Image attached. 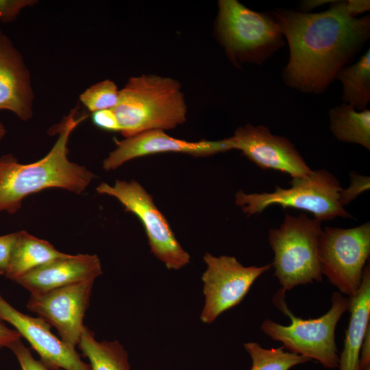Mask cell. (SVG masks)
<instances>
[{
    "label": "cell",
    "mask_w": 370,
    "mask_h": 370,
    "mask_svg": "<svg viewBox=\"0 0 370 370\" xmlns=\"http://www.w3.org/2000/svg\"><path fill=\"white\" fill-rule=\"evenodd\" d=\"M78 347L89 360L91 370H130L127 353L119 341H98L86 326Z\"/></svg>",
    "instance_id": "cell-20"
},
{
    "label": "cell",
    "mask_w": 370,
    "mask_h": 370,
    "mask_svg": "<svg viewBox=\"0 0 370 370\" xmlns=\"http://www.w3.org/2000/svg\"><path fill=\"white\" fill-rule=\"evenodd\" d=\"M336 0H306L301 3L300 9L304 11L303 12H305L327 3H333Z\"/></svg>",
    "instance_id": "cell-31"
},
{
    "label": "cell",
    "mask_w": 370,
    "mask_h": 370,
    "mask_svg": "<svg viewBox=\"0 0 370 370\" xmlns=\"http://www.w3.org/2000/svg\"><path fill=\"white\" fill-rule=\"evenodd\" d=\"M343 86V103L356 110L367 109L370 101V49L354 64L343 67L336 75Z\"/></svg>",
    "instance_id": "cell-21"
},
{
    "label": "cell",
    "mask_w": 370,
    "mask_h": 370,
    "mask_svg": "<svg viewBox=\"0 0 370 370\" xmlns=\"http://www.w3.org/2000/svg\"><path fill=\"white\" fill-rule=\"evenodd\" d=\"M120 90L115 83L106 79L90 86L80 95L79 99L91 112L113 110L119 103Z\"/></svg>",
    "instance_id": "cell-23"
},
{
    "label": "cell",
    "mask_w": 370,
    "mask_h": 370,
    "mask_svg": "<svg viewBox=\"0 0 370 370\" xmlns=\"http://www.w3.org/2000/svg\"><path fill=\"white\" fill-rule=\"evenodd\" d=\"M6 130L3 124L0 122V140L5 135Z\"/></svg>",
    "instance_id": "cell-32"
},
{
    "label": "cell",
    "mask_w": 370,
    "mask_h": 370,
    "mask_svg": "<svg viewBox=\"0 0 370 370\" xmlns=\"http://www.w3.org/2000/svg\"><path fill=\"white\" fill-rule=\"evenodd\" d=\"M95 280H88L31 295L27 308L54 327L61 340L75 348L85 328L83 319Z\"/></svg>",
    "instance_id": "cell-11"
},
{
    "label": "cell",
    "mask_w": 370,
    "mask_h": 370,
    "mask_svg": "<svg viewBox=\"0 0 370 370\" xmlns=\"http://www.w3.org/2000/svg\"><path fill=\"white\" fill-rule=\"evenodd\" d=\"M0 319L11 324L40 356L49 370H91L75 348L51 332V325L43 319L25 314L14 308L0 293Z\"/></svg>",
    "instance_id": "cell-13"
},
{
    "label": "cell",
    "mask_w": 370,
    "mask_h": 370,
    "mask_svg": "<svg viewBox=\"0 0 370 370\" xmlns=\"http://www.w3.org/2000/svg\"><path fill=\"white\" fill-rule=\"evenodd\" d=\"M322 230L321 221L303 213L297 217L286 214L278 228L269 230L274 275L283 291L322 281L319 258Z\"/></svg>",
    "instance_id": "cell-6"
},
{
    "label": "cell",
    "mask_w": 370,
    "mask_h": 370,
    "mask_svg": "<svg viewBox=\"0 0 370 370\" xmlns=\"http://www.w3.org/2000/svg\"><path fill=\"white\" fill-rule=\"evenodd\" d=\"M116 143V149L103 162L106 171L114 170L132 159L155 153L174 152L206 157L234 149L232 137L190 142L171 137L163 130L145 132Z\"/></svg>",
    "instance_id": "cell-14"
},
{
    "label": "cell",
    "mask_w": 370,
    "mask_h": 370,
    "mask_svg": "<svg viewBox=\"0 0 370 370\" xmlns=\"http://www.w3.org/2000/svg\"><path fill=\"white\" fill-rule=\"evenodd\" d=\"M271 14L289 49L282 79L305 93L324 92L370 36L369 14L354 16L347 1L318 13L280 9Z\"/></svg>",
    "instance_id": "cell-1"
},
{
    "label": "cell",
    "mask_w": 370,
    "mask_h": 370,
    "mask_svg": "<svg viewBox=\"0 0 370 370\" xmlns=\"http://www.w3.org/2000/svg\"><path fill=\"white\" fill-rule=\"evenodd\" d=\"M102 274L97 255L66 254L25 273L15 282L31 295L40 294L88 280Z\"/></svg>",
    "instance_id": "cell-16"
},
{
    "label": "cell",
    "mask_w": 370,
    "mask_h": 370,
    "mask_svg": "<svg viewBox=\"0 0 370 370\" xmlns=\"http://www.w3.org/2000/svg\"><path fill=\"white\" fill-rule=\"evenodd\" d=\"M369 255V222L352 228L322 230L319 243L322 274L341 293L351 297L357 293Z\"/></svg>",
    "instance_id": "cell-8"
},
{
    "label": "cell",
    "mask_w": 370,
    "mask_h": 370,
    "mask_svg": "<svg viewBox=\"0 0 370 370\" xmlns=\"http://www.w3.org/2000/svg\"><path fill=\"white\" fill-rule=\"evenodd\" d=\"M284 293L279 291L273 301L289 317L291 324L283 325L266 319L260 326L262 331L271 339L281 342L290 352L315 360L327 369L338 367L335 330L342 315L348 310L349 298L334 292L332 306L325 314L317 319H303L289 310L284 301Z\"/></svg>",
    "instance_id": "cell-5"
},
{
    "label": "cell",
    "mask_w": 370,
    "mask_h": 370,
    "mask_svg": "<svg viewBox=\"0 0 370 370\" xmlns=\"http://www.w3.org/2000/svg\"><path fill=\"white\" fill-rule=\"evenodd\" d=\"M204 261L206 269L201 280L205 304L200 319L208 324L239 304L255 280L272 267V264L245 267L235 257H217L208 252L204 256Z\"/></svg>",
    "instance_id": "cell-10"
},
{
    "label": "cell",
    "mask_w": 370,
    "mask_h": 370,
    "mask_svg": "<svg viewBox=\"0 0 370 370\" xmlns=\"http://www.w3.org/2000/svg\"><path fill=\"white\" fill-rule=\"evenodd\" d=\"M86 116H78L77 109H73L51 130L58 138L48 154L36 162L23 164L11 154L0 157V212L14 213L25 197L48 188L76 194L86 189L94 175L69 160L67 144L71 134Z\"/></svg>",
    "instance_id": "cell-2"
},
{
    "label": "cell",
    "mask_w": 370,
    "mask_h": 370,
    "mask_svg": "<svg viewBox=\"0 0 370 370\" xmlns=\"http://www.w3.org/2000/svg\"><path fill=\"white\" fill-rule=\"evenodd\" d=\"M16 358L22 370H49L41 361L36 360L30 350L20 340L9 347Z\"/></svg>",
    "instance_id": "cell-24"
},
{
    "label": "cell",
    "mask_w": 370,
    "mask_h": 370,
    "mask_svg": "<svg viewBox=\"0 0 370 370\" xmlns=\"http://www.w3.org/2000/svg\"><path fill=\"white\" fill-rule=\"evenodd\" d=\"M21 336L14 329L8 328L0 319V347H10L16 341L20 340Z\"/></svg>",
    "instance_id": "cell-29"
},
{
    "label": "cell",
    "mask_w": 370,
    "mask_h": 370,
    "mask_svg": "<svg viewBox=\"0 0 370 370\" xmlns=\"http://www.w3.org/2000/svg\"><path fill=\"white\" fill-rule=\"evenodd\" d=\"M350 185L346 189H342L340 195V203L344 207L361 193L369 188V177L360 175L356 173H350Z\"/></svg>",
    "instance_id": "cell-25"
},
{
    "label": "cell",
    "mask_w": 370,
    "mask_h": 370,
    "mask_svg": "<svg viewBox=\"0 0 370 370\" xmlns=\"http://www.w3.org/2000/svg\"><path fill=\"white\" fill-rule=\"evenodd\" d=\"M36 3V0H0V21H15L23 9Z\"/></svg>",
    "instance_id": "cell-26"
},
{
    "label": "cell",
    "mask_w": 370,
    "mask_h": 370,
    "mask_svg": "<svg viewBox=\"0 0 370 370\" xmlns=\"http://www.w3.org/2000/svg\"><path fill=\"white\" fill-rule=\"evenodd\" d=\"M113 110L119 132L130 138L147 131L175 128L186 121L187 107L177 80L142 75L131 77L120 90Z\"/></svg>",
    "instance_id": "cell-3"
},
{
    "label": "cell",
    "mask_w": 370,
    "mask_h": 370,
    "mask_svg": "<svg viewBox=\"0 0 370 370\" xmlns=\"http://www.w3.org/2000/svg\"><path fill=\"white\" fill-rule=\"evenodd\" d=\"M18 232L0 236V275L5 274Z\"/></svg>",
    "instance_id": "cell-27"
},
{
    "label": "cell",
    "mask_w": 370,
    "mask_h": 370,
    "mask_svg": "<svg viewBox=\"0 0 370 370\" xmlns=\"http://www.w3.org/2000/svg\"><path fill=\"white\" fill-rule=\"evenodd\" d=\"M330 129L338 140L360 145L370 150V110H356L346 103L329 112Z\"/></svg>",
    "instance_id": "cell-19"
},
{
    "label": "cell",
    "mask_w": 370,
    "mask_h": 370,
    "mask_svg": "<svg viewBox=\"0 0 370 370\" xmlns=\"http://www.w3.org/2000/svg\"><path fill=\"white\" fill-rule=\"evenodd\" d=\"M231 137L234 149L262 169L279 171L293 178L306 177L312 171L288 138L271 134L264 125L246 124Z\"/></svg>",
    "instance_id": "cell-12"
},
{
    "label": "cell",
    "mask_w": 370,
    "mask_h": 370,
    "mask_svg": "<svg viewBox=\"0 0 370 370\" xmlns=\"http://www.w3.org/2000/svg\"><path fill=\"white\" fill-rule=\"evenodd\" d=\"M350 318L346 331L343 351L339 357L340 370H360L359 356L365 333L369 327L370 319V268L363 270L360 287L349 297Z\"/></svg>",
    "instance_id": "cell-17"
},
{
    "label": "cell",
    "mask_w": 370,
    "mask_h": 370,
    "mask_svg": "<svg viewBox=\"0 0 370 370\" xmlns=\"http://www.w3.org/2000/svg\"><path fill=\"white\" fill-rule=\"evenodd\" d=\"M92 121L97 127L108 132H119V125L113 110H102L92 112Z\"/></svg>",
    "instance_id": "cell-28"
},
{
    "label": "cell",
    "mask_w": 370,
    "mask_h": 370,
    "mask_svg": "<svg viewBox=\"0 0 370 370\" xmlns=\"http://www.w3.org/2000/svg\"><path fill=\"white\" fill-rule=\"evenodd\" d=\"M96 190L115 197L126 212L139 219L147 236L151 252L168 269L179 270L190 262V256L177 241L152 197L139 183L116 180L113 186L101 183Z\"/></svg>",
    "instance_id": "cell-9"
},
{
    "label": "cell",
    "mask_w": 370,
    "mask_h": 370,
    "mask_svg": "<svg viewBox=\"0 0 370 370\" xmlns=\"http://www.w3.org/2000/svg\"><path fill=\"white\" fill-rule=\"evenodd\" d=\"M251 358L250 370H289L292 367L312 360L308 357L284 351V347L266 349L258 343L244 344Z\"/></svg>",
    "instance_id": "cell-22"
},
{
    "label": "cell",
    "mask_w": 370,
    "mask_h": 370,
    "mask_svg": "<svg viewBox=\"0 0 370 370\" xmlns=\"http://www.w3.org/2000/svg\"><path fill=\"white\" fill-rule=\"evenodd\" d=\"M218 5L215 36L235 66L262 64L285 45L271 14L255 12L236 0H220Z\"/></svg>",
    "instance_id": "cell-4"
},
{
    "label": "cell",
    "mask_w": 370,
    "mask_h": 370,
    "mask_svg": "<svg viewBox=\"0 0 370 370\" xmlns=\"http://www.w3.org/2000/svg\"><path fill=\"white\" fill-rule=\"evenodd\" d=\"M291 183V188L276 186L272 193H245L240 190L235 195V204L247 217L278 204L312 213L321 222L338 217L352 218L340 203L343 188L339 181L328 171H312L306 177L293 178Z\"/></svg>",
    "instance_id": "cell-7"
},
{
    "label": "cell",
    "mask_w": 370,
    "mask_h": 370,
    "mask_svg": "<svg viewBox=\"0 0 370 370\" xmlns=\"http://www.w3.org/2000/svg\"><path fill=\"white\" fill-rule=\"evenodd\" d=\"M66 254L48 241L20 231L5 276L15 282L29 271Z\"/></svg>",
    "instance_id": "cell-18"
},
{
    "label": "cell",
    "mask_w": 370,
    "mask_h": 370,
    "mask_svg": "<svg viewBox=\"0 0 370 370\" xmlns=\"http://www.w3.org/2000/svg\"><path fill=\"white\" fill-rule=\"evenodd\" d=\"M30 73L21 53L0 30V110H10L23 120L33 114Z\"/></svg>",
    "instance_id": "cell-15"
},
{
    "label": "cell",
    "mask_w": 370,
    "mask_h": 370,
    "mask_svg": "<svg viewBox=\"0 0 370 370\" xmlns=\"http://www.w3.org/2000/svg\"><path fill=\"white\" fill-rule=\"evenodd\" d=\"M368 367H370V326L365 333L359 356V369Z\"/></svg>",
    "instance_id": "cell-30"
}]
</instances>
